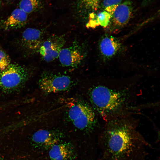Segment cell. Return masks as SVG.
Returning a JSON list of instances; mask_svg holds the SVG:
<instances>
[{
	"label": "cell",
	"instance_id": "5b68a950",
	"mask_svg": "<svg viewBox=\"0 0 160 160\" xmlns=\"http://www.w3.org/2000/svg\"><path fill=\"white\" fill-rule=\"evenodd\" d=\"M39 84L44 92L49 94L67 90L72 86V81L68 76L47 73L41 76Z\"/></svg>",
	"mask_w": 160,
	"mask_h": 160
},
{
	"label": "cell",
	"instance_id": "e0dca14e",
	"mask_svg": "<svg viewBox=\"0 0 160 160\" xmlns=\"http://www.w3.org/2000/svg\"><path fill=\"white\" fill-rule=\"evenodd\" d=\"M10 63L9 56L0 48V71L4 70Z\"/></svg>",
	"mask_w": 160,
	"mask_h": 160
},
{
	"label": "cell",
	"instance_id": "9a60e30c",
	"mask_svg": "<svg viewBox=\"0 0 160 160\" xmlns=\"http://www.w3.org/2000/svg\"><path fill=\"white\" fill-rule=\"evenodd\" d=\"M39 5V0H21L19 3V8L27 14L35 11Z\"/></svg>",
	"mask_w": 160,
	"mask_h": 160
},
{
	"label": "cell",
	"instance_id": "ac0fdd59",
	"mask_svg": "<svg viewBox=\"0 0 160 160\" xmlns=\"http://www.w3.org/2000/svg\"><path fill=\"white\" fill-rule=\"evenodd\" d=\"M83 7L86 9L96 10L100 0H80Z\"/></svg>",
	"mask_w": 160,
	"mask_h": 160
},
{
	"label": "cell",
	"instance_id": "3957f363",
	"mask_svg": "<svg viewBox=\"0 0 160 160\" xmlns=\"http://www.w3.org/2000/svg\"><path fill=\"white\" fill-rule=\"evenodd\" d=\"M29 75L25 67L17 63H10L0 71V89L8 92L17 90L25 84Z\"/></svg>",
	"mask_w": 160,
	"mask_h": 160
},
{
	"label": "cell",
	"instance_id": "6da1fadb",
	"mask_svg": "<svg viewBox=\"0 0 160 160\" xmlns=\"http://www.w3.org/2000/svg\"><path fill=\"white\" fill-rule=\"evenodd\" d=\"M103 160H145L151 145L127 122H111L100 138Z\"/></svg>",
	"mask_w": 160,
	"mask_h": 160
},
{
	"label": "cell",
	"instance_id": "7a4b0ae2",
	"mask_svg": "<svg viewBox=\"0 0 160 160\" xmlns=\"http://www.w3.org/2000/svg\"><path fill=\"white\" fill-rule=\"evenodd\" d=\"M126 94L124 92L99 85L91 89L89 96L94 107L101 115L103 116L122 107L127 99Z\"/></svg>",
	"mask_w": 160,
	"mask_h": 160
},
{
	"label": "cell",
	"instance_id": "d6986e66",
	"mask_svg": "<svg viewBox=\"0 0 160 160\" xmlns=\"http://www.w3.org/2000/svg\"><path fill=\"white\" fill-rule=\"evenodd\" d=\"M153 0H144L143 4L144 5H146V4L149 3Z\"/></svg>",
	"mask_w": 160,
	"mask_h": 160
},
{
	"label": "cell",
	"instance_id": "2e32d148",
	"mask_svg": "<svg viewBox=\"0 0 160 160\" xmlns=\"http://www.w3.org/2000/svg\"><path fill=\"white\" fill-rule=\"evenodd\" d=\"M122 0H104L103 6L105 11L112 16L116 9L121 3Z\"/></svg>",
	"mask_w": 160,
	"mask_h": 160
},
{
	"label": "cell",
	"instance_id": "5bb4252c",
	"mask_svg": "<svg viewBox=\"0 0 160 160\" xmlns=\"http://www.w3.org/2000/svg\"><path fill=\"white\" fill-rule=\"evenodd\" d=\"M111 16L109 13L104 11L102 12L97 15L95 20L92 22H89L87 25L89 27H93L94 25H100L104 27H107L109 24Z\"/></svg>",
	"mask_w": 160,
	"mask_h": 160
},
{
	"label": "cell",
	"instance_id": "9c48e42d",
	"mask_svg": "<svg viewBox=\"0 0 160 160\" xmlns=\"http://www.w3.org/2000/svg\"><path fill=\"white\" fill-rule=\"evenodd\" d=\"M60 61L63 66L75 67L80 63L84 55L79 50L74 47L62 48L58 56Z\"/></svg>",
	"mask_w": 160,
	"mask_h": 160
},
{
	"label": "cell",
	"instance_id": "ba28073f",
	"mask_svg": "<svg viewBox=\"0 0 160 160\" xmlns=\"http://www.w3.org/2000/svg\"><path fill=\"white\" fill-rule=\"evenodd\" d=\"M42 34L39 29L28 28L23 32L21 43L23 47L30 51H35L39 49L41 44Z\"/></svg>",
	"mask_w": 160,
	"mask_h": 160
},
{
	"label": "cell",
	"instance_id": "8fae6325",
	"mask_svg": "<svg viewBox=\"0 0 160 160\" xmlns=\"http://www.w3.org/2000/svg\"><path fill=\"white\" fill-rule=\"evenodd\" d=\"M74 155L72 146L68 143H57L52 146L49 151L51 160H71Z\"/></svg>",
	"mask_w": 160,
	"mask_h": 160
},
{
	"label": "cell",
	"instance_id": "277c9868",
	"mask_svg": "<svg viewBox=\"0 0 160 160\" xmlns=\"http://www.w3.org/2000/svg\"><path fill=\"white\" fill-rule=\"evenodd\" d=\"M67 105L69 119L76 127L81 130L93 128L95 123V115L89 106L76 101H70Z\"/></svg>",
	"mask_w": 160,
	"mask_h": 160
},
{
	"label": "cell",
	"instance_id": "30bf717a",
	"mask_svg": "<svg viewBox=\"0 0 160 160\" xmlns=\"http://www.w3.org/2000/svg\"><path fill=\"white\" fill-rule=\"evenodd\" d=\"M33 142L37 145L45 148H50L59 143L60 137L55 133L45 129L36 132L32 137Z\"/></svg>",
	"mask_w": 160,
	"mask_h": 160
},
{
	"label": "cell",
	"instance_id": "52a82bcc",
	"mask_svg": "<svg viewBox=\"0 0 160 160\" xmlns=\"http://www.w3.org/2000/svg\"><path fill=\"white\" fill-rule=\"evenodd\" d=\"M132 13V4L126 1L120 5L111 16L112 25L115 28H120L126 25L131 17Z\"/></svg>",
	"mask_w": 160,
	"mask_h": 160
},
{
	"label": "cell",
	"instance_id": "8992f818",
	"mask_svg": "<svg viewBox=\"0 0 160 160\" xmlns=\"http://www.w3.org/2000/svg\"><path fill=\"white\" fill-rule=\"evenodd\" d=\"M64 44L62 38H51L41 44L39 49V53L44 60L48 62H51L58 57Z\"/></svg>",
	"mask_w": 160,
	"mask_h": 160
},
{
	"label": "cell",
	"instance_id": "7c38bea8",
	"mask_svg": "<svg viewBox=\"0 0 160 160\" xmlns=\"http://www.w3.org/2000/svg\"><path fill=\"white\" fill-rule=\"evenodd\" d=\"M99 49L102 55L107 59L114 56L121 48L120 42L111 36L103 37L99 43Z\"/></svg>",
	"mask_w": 160,
	"mask_h": 160
},
{
	"label": "cell",
	"instance_id": "4fadbf2b",
	"mask_svg": "<svg viewBox=\"0 0 160 160\" xmlns=\"http://www.w3.org/2000/svg\"><path fill=\"white\" fill-rule=\"evenodd\" d=\"M28 19L27 14L20 8L13 10L4 23L5 30L17 28L25 25Z\"/></svg>",
	"mask_w": 160,
	"mask_h": 160
}]
</instances>
